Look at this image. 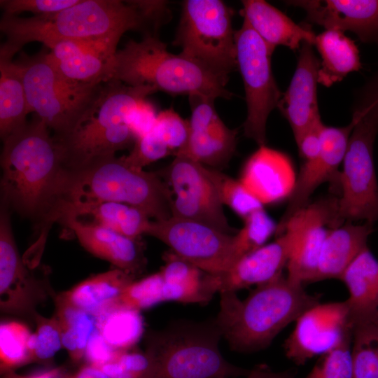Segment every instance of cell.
I'll return each instance as SVG.
<instances>
[{
	"instance_id": "obj_40",
	"label": "cell",
	"mask_w": 378,
	"mask_h": 378,
	"mask_svg": "<svg viewBox=\"0 0 378 378\" xmlns=\"http://www.w3.org/2000/svg\"><path fill=\"white\" fill-rule=\"evenodd\" d=\"M36 328L29 339L32 361L47 363L62 346L61 330L55 316L46 318L37 314Z\"/></svg>"
},
{
	"instance_id": "obj_34",
	"label": "cell",
	"mask_w": 378,
	"mask_h": 378,
	"mask_svg": "<svg viewBox=\"0 0 378 378\" xmlns=\"http://www.w3.org/2000/svg\"><path fill=\"white\" fill-rule=\"evenodd\" d=\"M55 302V316L59 324L62 346L74 361H79L84 358L89 340L96 328L95 317L59 302Z\"/></svg>"
},
{
	"instance_id": "obj_49",
	"label": "cell",
	"mask_w": 378,
	"mask_h": 378,
	"mask_svg": "<svg viewBox=\"0 0 378 378\" xmlns=\"http://www.w3.org/2000/svg\"><path fill=\"white\" fill-rule=\"evenodd\" d=\"M244 378H295V375L291 370L275 372L268 365L260 364L251 369Z\"/></svg>"
},
{
	"instance_id": "obj_43",
	"label": "cell",
	"mask_w": 378,
	"mask_h": 378,
	"mask_svg": "<svg viewBox=\"0 0 378 378\" xmlns=\"http://www.w3.org/2000/svg\"><path fill=\"white\" fill-rule=\"evenodd\" d=\"M151 129L174 154L186 144L190 132L189 122L173 108L158 113Z\"/></svg>"
},
{
	"instance_id": "obj_35",
	"label": "cell",
	"mask_w": 378,
	"mask_h": 378,
	"mask_svg": "<svg viewBox=\"0 0 378 378\" xmlns=\"http://www.w3.org/2000/svg\"><path fill=\"white\" fill-rule=\"evenodd\" d=\"M351 357L354 378H378V319L354 326Z\"/></svg>"
},
{
	"instance_id": "obj_16",
	"label": "cell",
	"mask_w": 378,
	"mask_h": 378,
	"mask_svg": "<svg viewBox=\"0 0 378 378\" xmlns=\"http://www.w3.org/2000/svg\"><path fill=\"white\" fill-rule=\"evenodd\" d=\"M354 125L353 118L344 127L321 125L320 154L313 160L304 162L289 195L288 206L277 224V237L284 233L292 216L309 203L312 194L320 185L330 183L335 190L340 192L341 172H339V167L343 162Z\"/></svg>"
},
{
	"instance_id": "obj_19",
	"label": "cell",
	"mask_w": 378,
	"mask_h": 378,
	"mask_svg": "<svg viewBox=\"0 0 378 378\" xmlns=\"http://www.w3.org/2000/svg\"><path fill=\"white\" fill-rule=\"evenodd\" d=\"M295 243V233L287 226L284 232L272 243L246 254L228 270L219 274H205L211 295L234 291L260 285L282 275Z\"/></svg>"
},
{
	"instance_id": "obj_13",
	"label": "cell",
	"mask_w": 378,
	"mask_h": 378,
	"mask_svg": "<svg viewBox=\"0 0 378 378\" xmlns=\"http://www.w3.org/2000/svg\"><path fill=\"white\" fill-rule=\"evenodd\" d=\"M47 278L36 277L27 267L15 244L10 210L1 205L0 214V309L4 314L31 318L36 307L51 290ZM51 295V294H50Z\"/></svg>"
},
{
	"instance_id": "obj_46",
	"label": "cell",
	"mask_w": 378,
	"mask_h": 378,
	"mask_svg": "<svg viewBox=\"0 0 378 378\" xmlns=\"http://www.w3.org/2000/svg\"><path fill=\"white\" fill-rule=\"evenodd\" d=\"M119 351L121 350L113 349L95 328L86 346L84 358L88 364L100 368L113 360Z\"/></svg>"
},
{
	"instance_id": "obj_30",
	"label": "cell",
	"mask_w": 378,
	"mask_h": 378,
	"mask_svg": "<svg viewBox=\"0 0 378 378\" xmlns=\"http://www.w3.org/2000/svg\"><path fill=\"white\" fill-rule=\"evenodd\" d=\"M314 46L321 57L318 83L325 87L342 81L361 68L356 45L341 31L326 29L316 36Z\"/></svg>"
},
{
	"instance_id": "obj_9",
	"label": "cell",
	"mask_w": 378,
	"mask_h": 378,
	"mask_svg": "<svg viewBox=\"0 0 378 378\" xmlns=\"http://www.w3.org/2000/svg\"><path fill=\"white\" fill-rule=\"evenodd\" d=\"M355 121L343 159L340 174L337 225L364 220L374 224L378 220V184L373 147L378 123L368 115L354 111Z\"/></svg>"
},
{
	"instance_id": "obj_48",
	"label": "cell",
	"mask_w": 378,
	"mask_h": 378,
	"mask_svg": "<svg viewBox=\"0 0 378 378\" xmlns=\"http://www.w3.org/2000/svg\"><path fill=\"white\" fill-rule=\"evenodd\" d=\"M322 121L315 124L295 138L300 155L304 162L316 159L320 154L321 141L320 128Z\"/></svg>"
},
{
	"instance_id": "obj_38",
	"label": "cell",
	"mask_w": 378,
	"mask_h": 378,
	"mask_svg": "<svg viewBox=\"0 0 378 378\" xmlns=\"http://www.w3.org/2000/svg\"><path fill=\"white\" fill-rule=\"evenodd\" d=\"M164 301L163 279L159 272L132 282L118 297L108 304L100 312L114 308H127L141 311Z\"/></svg>"
},
{
	"instance_id": "obj_44",
	"label": "cell",
	"mask_w": 378,
	"mask_h": 378,
	"mask_svg": "<svg viewBox=\"0 0 378 378\" xmlns=\"http://www.w3.org/2000/svg\"><path fill=\"white\" fill-rule=\"evenodd\" d=\"M172 151L152 130L136 138L130 153L123 155L125 162L143 169L146 165L168 155Z\"/></svg>"
},
{
	"instance_id": "obj_32",
	"label": "cell",
	"mask_w": 378,
	"mask_h": 378,
	"mask_svg": "<svg viewBox=\"0 0 378 378\" xmlns=\"http://www.w3.org/2000/svg\"><path fill=\"white\" fill-rule=\"evenodd\" d=\"M29 114L19 65L0 57V136L4 141L27 122Z\"/></svg>"
},
{
	"instance_id": "obj_21",
	"label": "cell",
	"mask_w": 378,
	"mask_h": 378,
	"mask_svg": "<svg viewBox=\"0 0 378 378\" xmlns=\"http://www.w3.org/2000/svg\"><path fill=\"white\" fill-rule=\"evenodd\" d=\"M289 6L303 9L307 20L325 29L350 31L363 43L378 42V0H294Z\"/></svg>"
},
{
	"instance_id": "obj_51",
	"label": "cell",
	"mask_w": 378,
	"mask_h": 378,
	"mask_svg": "<svg viewBox=\"0 0 378 378\" xmlns=\"http://www.w3.org/2000/svg\"><path fill=\"white\" fill-rule=\"evenodd\" d=\"M2 378H59L61 370L59 368H52L49 370L37 372L32 374L22 375L14 372L13 370L1 373Z\"/></svg>"
},
{
	"instance_id": "obj_4",
	"label": "cell",
	"mask_w": 378,
	"mask_h": 378,
	"mask_svg": "<svg viewBox=\"0 0 378 378\" xmlns=\"http://www.w3.org/2000/svg\"><path fill=\"white\" fill-rule=\"evenodd\" d=\"M173 200L169 185L158 174L112 155L67 167L58 206L115 202L137 207L160 221L172 217Z\"/></svg>"
},
{
	"instance_id": "obj_12",
	"label": "cell",
	"mask_w": 378,
	"mask_h": 378,
	"mask_svg": "<svg viewBox=\"0 0 378 378\" xmlns=\"http://www.w3.org/2000/svg\"><path fill=\"white\" fill-rule=\"evenodd\" d=\"M156 92L150 86H130L114 79L102 83L71 132L59 140L64 147L66 163L108 129L122 124L130 125L136 108Z\"/></svg>"
},
{
	"instance_id": "obj_22",
	"label": "cell",
	"mask_w": 378,
	"mask_h": 378,
	"mask_svg": "<svg viewBox=\"0 0 378 378\" xmlns=\"http://www.w3.org/2000/svg\"><path fill=\"white\" fill-rule=\"evenodd\" d=\"M312 46L307 42L302 44L295 72L277 106L288 122L294 138L321 121L317 98L320 61Z\"/></svg>"
},
{
	"instance_id": "obj_5",
	"label": "cell",
	"mask_w": 378,
	"mask_h": 378,
	"mask_svg": "<svg viewBox=\"0 0 378 378\" xmlns=\"http://www.w3.org/2000/svg\"><path fill=\"white\" fill-rule=\"evenodd\" d=\"M111 79L130 86L148 85L172 95L230 99L224 79L182 53L168 51L155 34L129 40L118 50Z\"/></svg>"
},
{
	"instance_id": "obj_31",
	"label": "cell",
	"mask_w": 378,
	"mask_h": 378,
	"mask_svg": "<svg viewBox=\"0 0 378 378\" xmlns=\"http://www.w3.org/2000/svg\"><path fill=\"white\" fill-rule=\"evenodd\" d=\"M160 271L163 279L164 301L206 304L213 295L205 284V272L173 252L164 256Z\"/></svg>"
},
{
	"instance_id": "obj_50",
	"label": "cell",
	"mask_w": 378,
	"mask_h": 378,
	"mask_svg": "<svg viewBox=\"0 0 378 378\" xmlns=\"http://www.w3.org/2000/svg\"><path fill=\"white\" fill-rule=\"evenodd\" d=\"M59 378H111L100 368L87 364L71 375H60Z\"/></svg>"
},
{
	"instance_id": "obj_36",
	"label": "cell",
	"mask_w": 378,
	"mask_h": 378,
	"mask_svg": "<svg viewBox=\"0 0 378 378\" xmlns=\"http://www.w3.org/2000/svg\"><path fill=\"white\" fill-rule=\"evenodd\" d=\"M31 333L24 323L4 321L0 325L1 373L32 362L29 342Z\"/></svg>"
},
{
	"instance_id": "obj_26",
	"label": "cell",
	"mask_w": 378,
	"mask_h": 378,
	"mask_svg": "<svg viewBox=\"0 0 378 378\" xmlns=\"http://www.w3.org/2000/svg\"><path fill=\"white\" fill-rule=\"evenodd\" d=\"M240 13L274 52L278 46L300 49L304 42L314 46L316 35L307 26L295 23L276 7L263 0L241 1Z\"/></svg>"
},
{
	"instance_id": "obj_27",
	"label": "cell",
	"mask_w": 378,
	"mask_h": 378,
	"mask_svg": "<svg viewBox=\"0 0 378 378\" xmlns=\"http://www.w3.org/2000/svg\"><path fill=\"white\" fill-rule=\"evenodd\" d=\"M374 224L354 225L346 221L330 229L323 241L312 282L337 279L366 247Z\"/></svg>"
},
{
	"instance_id": "obj_29",
	"label": "cell",
	"mask_w": 378,
	"mask_h": 378,
	"mask_svg": "<svg viewBox=\"0 0 378 378\" xmlns=\"http://www.w3.org/2000/svg\"><path fill=\"white\" fill-rule=\"evenodd\" d=\"M134 281V276L115 268L83 281L55 300L95 316Z\"/></svg>"
},
{
	"instance_id": "obj_39",
	"label": "cell",
	"mask_w": 378,
	"mask_h": 378,
	"mask_svg": "<svg viewBox=\"0 0 378 378\" xmlns=\"http://www.w3.org/2000/svg\"><path fill=\"white\" fill-rule=\"evenodd\" d=\"M244 220V225L234 234V263L246 254L265 245L266 241L276 233L277 225L263 208L258 209Z\"/></svg>"
},
{
	"instance_id": "obj_17",
	"label": "cell",
	"mask_w": 378,
	"mask_h": 378,
	"mask_svg": "<svg viewBox=\"0 0 378 378\" xmlns=\"http://www.w3.org/2000/svg\"><path fill=\"white\" fill-rule=\"evenodd\" d=\"M337 205L338 197L318 200L309 203L288 222L286 227L289 226L295 233L286 265L289 280L301 284L312 282L326 237L330 229L337 227Z\"/></svg>"
},
{
	"instance_id": "obj_28",
	"label": "cell",
	"mask_w": 378,
	"mask_h": 378,
	"mask_svg": "<svg viewBox=\"0 0 378 378\" xmlns=\"http://www.w3.org/2000/svg\"><path fill=\"white\" fill-rule=\"evenodd\" d=\"M349 297L346 300L354 326L378 319V261L363 249L343 272L340 279Z\"/></svg>"
},
{
	"instance_id": "obj_6",
	"label": "cell",
	"mask_w": 378,
	"mask_h": 378,
	"mask_svg": "<svg viewBox=\"0 0 378 378\" xmlns=\"http://www.w3.org/2000/svg\"><path fill=\"white\" fill-rule=\"evenodd\" d=\"M222 334L215 318L177 320L150 331L145 351L153 363L152 378H237L250 370L238 367L222 355Z\"/></svg>"
},
{
	"instance_id": "obj_3",
	"label": "cell",
	"mask_w": 378,
	"mask_h": 378,
	"mask_svg": "<svg viewBox=\"0 0 378 378\" xmlns=\"http://www.w3.org/2000/svg\"><path fill=\"white\" fill-rule=\"evenodd\" d=\"M219 294L215 320L230 349L239 353L267 348L285 327L320 303L318 296L283 274L256 286L244 300L234 291Z\"/></svg>"
},
{
	"instance_id": "obj_25",
	"label": "cell",
	"mask_w": 378,
	"mask_h": 378,
	"mask_svg": "<svg viewBox=\"0 0 378 378\" xmlns=\"http://www.w3.org/2000/svg\"><path fill=\"white\" fill-rule=\"evenodd\" d=\"M65 217L104 227L132 239L146 234L151 221L140 209L115 202H63L57 209L55 221Z\"/></svg>"
},
{
	"instance_id": "obj_14",
	"label": "cell",
	"mask_w": 378,
	"mask_h": 378,
	"mask_svg": "<svg viewBox=\"0 0 378 378\" xmlns=\"http://www.w3.org/2000/svg\"><path fill=\"white\" fill-rule=\"evenodd\" d=\"M167 176L175 195L172 216L232 234L234 230L224 213L223 204L202 164L176 155L167 169Z\"/></svg>"
},
{
	"instance_id": "obj_45",
	"label": "cell",
	"mask_w": 378,
	"mask_h": 378,
	"mask_svg": "<svg viewBox=\"0 0 378 378\" xmlns=\"http://www.w3.org/2000/svg\"><path fill=\"white\" fill-rule=\"evenodd\" d=\"M79 0H1L4 15H18L31 12L34 15H50L77 4Z\"/></svg>"
},
{
	"instance_id": "obj_20",
	"label": "cell",
	"mask_w": 378,
	"mask_h": 378,
	"mask_svg": "<svg viewBox=\"0 0 378 378\" xmlns=\"http://www.w3.org/2000/svg\"><path fill=\"white\" fill-rule=\"evenodd\" d=\"M120 38L62 40L46 48L50 59L64 76L80 83L99 85L111 79Z\"/></svg>"
},
{
	"instance_id": "obj_15",
	"label": "cell",
	"mask_w": 378,
	"mask_h": 378,
	"mask_svg": "<svg viewBox=\"0 0 378 378\" xmlns=\"http://www.w3.org/2000/svg\"><path fill=\"white\" fill-rule=\"evenodd\" d=\"M353 335L346 301L318 303L304 312L284 343L286 356L297 365L322 356Z\"/></svg>"
},
{
	"instance_id": "obj_10",
	"label": "cell",
	"mask_w": 378,
	"mask_h": 378,
	"mask_svg": "<svg viewBox=\"0 0 378 378\" xmlns=\"http://www.w3.org/2000/svg\"><path fill=\"white\" fill-rule=\"evenodd\" d=\"M237 69L243 80L247 115L244 135L265 145L267 118L282 96L271 67L273 51L244 20L234 33Z\"/></svg>"
},
{
	"instance_id": "obj_33",
	"label": "cell",
	"mask_w": 378,
	"mask_h": 378,
	"mask_svg": "<svg viewBox=\"0 0 378 378\" xmlns=\"http://www.w3.org/2000/svg\"><path fill=\"white\" fill-rule=\"evenodd\" d=\"M96 328L115 350H130L144 333V321L140 311L114 308L95 316Z\"/></svg>"
},
{
	"instance_id": "obj_11",
	"label": "cell",
	"mask_w": 378,
	"mask_h": 378,
	"mask_svg": "<svg viewBox=\"0 0 378 378\" xmlns=\"http://www.w3.org/2000/svg\"><path fill=\"white\" fill-rule=\"evenodd\" d=\"M146 234L162 241L174 254L207 274H222L234 264V234L199 222L174 216L151 220Z\"/></svg>"
},
{
	"instance_id": "obj_2",
	"label": "cell",
	"mask_w": 378,
	"mask_h": 378,
	"mask_svg": "<svg viewBox=\"0 0 378 378\" xmlns=\"http://www.w3.org/2000/svg\"><path fill=\"white\" fill-rule=\"evenodd\" d=\"M170 18L165 1L79 0L50 15L20 18L3 14L0 29L6 40L0 57L12 59L27 43L46 47L62 40L122 37L130 30L154 31Z\"/></svg>"
},
{
	"instance_id": "obj_47",
	"label": "cell",
	"mask_w": 378,
	"mask_h": 378,
	"mask_svg": "<svg viewBox=\"0 0 378 378\" xmlns=\"http://www.w3.org/2000/svg\"><path fill=\"white\" fill-rule=\"evenodd\" d=\"M354 110L360 111L378 123V69L360 90Z\"/></svg>"
},
{
	"instance_id": "obj_7",
	"label": "cell",
	"mask_w": 378,
	"mask_h": 378,
	"mask_svg": "<svg viewBox=\"0 0 378 378\" xmlns=\"http://www.w3.org/2000/svg\"><path fill=\"white\" fill-rule=\"evenodd\" d=\"M19 65L27 102L28 113L42 119L54 136L62 141L71 132L102 83L91 85L64 76L42 52L24 55Z\"/></svg>"
},
{
	"instance_id": "obj_23",
	"label": "cell",
	"mask_w": 378,
	"mask_h": 378,
	"mask_svg": "<svg viewBox=\"0 0 378 378\" xmlns=\"http://www.w3.org/2000/svg\"><path fill=\"white\" fill-rule=\"evenodd\" d=\"M58 222L71 230L88 251L107 260L116 268L134 276L144 268L146 260L139 239L71 217L62 218Z\"/></svg>"
},
{
	"instance_id": "obj_8",
	"label": "cell",
	"mask_w": 378,
	"mask_h": 378,
	"mask_svg": "<svg viewBox=\"0 0 378 378\" xmlns=\"http://www.w3.org/2000/svg\"><path fill=\"white\" fill-rule=\"evenodd\" d=\"M234 11L220 0H186L174 45L181 53L228 80L237 69Z\"/></svg>"
},
{
	"instance_id": "obj_37",
	"label": "cell",
	"mask_w": 378,
	"mask_h": 378,
	"mask_svg": "<svg viewBox=\"0 0 378 378\" xmlns=\"http://www.w3.org/2000/svg\"><path fill=\"white\" fill-rule=\"evenodd\" d=\"M203 165V164H202ZM204 173L214 184L223 205L228 206L243 219L263 204L246 188L218 169L203 165Z\"/></svg>"
},
{
	"instance_id": "obj_42",
	"label": "cell",
	"mask_w": 378,
	"mask_h": 378,
	"mask_svg": "<svg viewBox=\"0 0 378 378\" xmlns=\"http://www.w3.org/2000/svg\"><path fill=\"white\" fill-rule=\"evenodd\" d=\"M130 350L119 351L100 368L111 378H152L153 363L148 354Z\"/></svg>"
},
{
	"instance_id": "obj_41",
	"label": "cell",
	"mask_w": 378,
	"mask_h": 378,
	"mask_svg": "<svg viewBox=\"0 0 378 378\" xmlns=\"http://www.w3.org/2000/svg\"><path fill=\"white\" fill-rule=\"evenodd\" d=\"M352 335L320 356L305 378H354L351 357Z\"/></svg>"
},
{
	"instance_id": "obj_24",
	"label": "cell",
	"mask_w": 378,
	"mask_h": 378,
	"mask_svg": "<svg viewBox=\"0 0 378 378\" xmlns=\"http://www.w3.org/2000/svg\"><path fill=\"white\" fill-rule=\"evenodd\" d=\"M295 179L289 158L263 145L246 162L239 181L264 205L289 196Z\"/></svg>"
},
{
	"instance_id": "obj_18",
	"label": "cell",
	"mask_w": 378,
	"mask_h": 378,
	"mask_svg": "<svg viewBox=\"0 0 378 378\" xmlns=\"http://www.w3.org/2000/svg\"><path fill=\"white\" fill-rule=\"evenodd\" d=\"M186 144L175 153L216 169L226 166L236 149V130L227 127L214 107V99L190 96Z\"/></svg>"
},
{
	"instance_id": "obj_1",
	"label": "cell",
	"mask_w": 378,
	"mask_h": 378,
	"mask_svg": "<svg viewBox=\"0 0 378 378\" xmlns=\"http://www.w3.org/2000/svg\"><path fill=\"white\" fill-rule=\"evenodd\" d=\"M1 204L31 220L42 249L54 217L67 169L62 143L38 115L3 141Z\"/></svg>"
}]
</instances>
